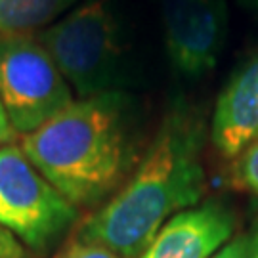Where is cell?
<instances>
[{
    "label": "cell",
    "mask_w": 258,
    "mask_h": 258,
    "mask_svg": "<svg viewBox=\"0 0 258 258\" xmlns=\"http://www.w3.org/2000/svg\"><path fill=\"white\" fill-rule=\"evenodd\" d=\"M203 128L184 105L168 111L136 172L77 239L102 245L120 258H138L174 214L199 203L205 191Z\"/></svg>",
    "instance_id": "cell-1"
},
{
    "label": "cell",
    "mask_w": 258,
    "mask_h": 258,
    "mask_svg": "<svg viewBox=\"0 0 258 258\" xmlns=\"http://www.w3.org/2000/svg\"><path fill=\"white\" fill-rule=\"evenodd\" d=\"M130 100L120 90L77 100L23 136L21 149L67 201L92 207L119 185L128 155Z\"/></svg>",
    "instance_id": "cell-2"
},
{
    "label": "cell",
    "mask_w": 258,
    "mask_h": 258,
    "mask_svg": "<svg viewBox=\"0 0 258 258\" xmlns=\"http://www.w3.org/2000/svg\"><path fill=\"white\" fill-rule=\"evenodd\" d=\"M69 86L84 98L117 92L124 81V42L109 0H88L38 35Z\"/></svg>",
    "instance_id": "cell-3"
},
{
    "label": "cell",
    "mask_w": 258,
    "mask_h": 258,
    "mask_svg": "<svg viewBox=\"0 0 258 258\" xmlns=\"http://www.w3.org/2000/svg\"><path fill=\"white\" fill-rule=\"evenodd\" d=\"M79 218V209L14 144L0 148V222L29 249L44 252Z\"/></svg>",
    "instance_id": "cell-4"
},
{
    "label": "cell",
    "mask_w": 258,
    "mask_h": 258,
    "mask_svg": "<svg viewBox=\"0 0 258 258\" xmlns=\"http://www.w3.org/2000/svg\"><path fill=\"white\" fill-rule=\"evenodd\" d=\"M0 102L16 134L27 136L75 100L42 42L10 35L0 37Z\"/></svg>",
    "instance_id": "cell-5"
},
{
    "label": "cell",
    "mask_w": 258,
    "mask_h": 258,
    "mask_svg": "<svg viewBox=\"0 0 258 258\" xmlns=\"http://www.w3.org/2000/svg\"><path fill=\"white\" fill-rule=\"evenodd\" d=\"M161 12L172 67L187 79L212 71L228 35L226 0H161Z\"/></svg>",
    "instance_id": "cell-6"
},
{
    "label": "cell",
    "mask_w": 258,
    "mask_h": 258,
    "mask_svg": "<svg viewBox=\"0 0 258 258\" xmlns=\"http://www.w3.org/2000/svg\"><path fill=\"white\" fill-rule=\"evenodd\" d=\"M235 218L228 207L205 203L174 214L138 258H211L231 239Z\"/></svg>",
    "instance_id": "cell-7"
},
{
    "label": "cell",
    "mask_w": 258,
    "mask_h": 258,
    "mask_svg": "<svg viewBox=\"0 0 258 258\" xmlns=\"http://www.w3.org/2000/svg\"><path fill=\"white\" fill-rule=\"evenodd\" d=\"M211 136L214 148L228 159L258 140V50L222 90L212 115Z\"/></svg>",
    "instance_id": "cell-8"
},
{
    "label": "cell",
    "mask_w": 258,
    "mask_h": 258,
    "mask_svg": "<svg viewBox=\"0 0 258 258\" xmlns=\"http://www.w3.org/2000/svg\"><path fill=\"white\" fill-rule=\"evenodd\" d=\"M75 0H0V37L29 35L54 21Z\"/></svg>",
    "instance_id": "cell-9"
},
{
    "label": "cell",
    "mask_w": 258,
    "mask_h": 258,
    "mask_svg": "<svg viewBox=\"0 0 258 258\" xmlns=\"http://www.w3.org/2000/svg\"><path fill=\"white\" fill-rule=\"evenodd\" d=\"M235 166V180L241 187L258 195V140L241 151Z\"/></svg>",
    "instance_id": "cell-10"
},
{
    "label": "cell",
    "mask_w": 258,
    "mask_h": 258,
    "mask_svg": "<svg viewBox=\"0 0 258 258\" xmlns=\"http://www.w3.org/2000/svg\"><path fill=\"white\" fill-rule=\"evenodd\" d=\"M55 258H120L113 250L105 249L102 245H92L84 243L81 239H73L65 249L57 252Z\"/></svg>",
    "instance_id": "cell-11"
},
{
    "label": "cell",
    "mask_w": 258,
    "mask_h": 258,
    "mask_svg": "<svg viewBox=\"0 0 258 258\" xmlns=\"http://www.w3.org/2000/svg\"><path fill=\"white\" fill-rule=\"evenodd\" d=\"M0 258H29L23 243L0 222Z\"/></svg>",
    "instance_id": "cell-12"
},
{
    "label": "cell",
    "mask_w": 258,
    "mask_h": 258,
    "mask_svg": "<svg viewBox=\"0 0 258 258\" xmlns=\"http://www.w3.org/2000/svg\"><path fill=\"white\" fill-rule=\"evenodd\" d=\"M247 249H249V235H237L228 241L211 258H247Z\"/></svg>",
    "instance_id": "cell-13"
},
{
    "label": "cell",
    "mask_w": 258,
    "mask_h": 258,
    "mask_svg": "<svg viewBox=\"0 0 258 258\" xmlns=\"http://www.w3.org/2000/svg\"><path fill=\"white\" fill-rule=\"evenodd\" d=\"M14 136H16V130L12 126V122L8 119V113H6L4 105L0 102V148L6 146Z\"/></svg>",
    "instance_id": "cell-14"
},
{
    "label": "cell",
    "mask_w": 258,
    "mask_h": 258,
    "mask_svg": "<svg viewBox=\"0 0 258 258\" xmlns=\"http://www.w3.org/2000/svg\"><path fill=\"white\" fill-rule=\"evenodd\" d=\"M247 258H258V214L256 220L252 224V230L249 233V249H247Z\"/></svg>",
    "instance_id": "cell-15"
}]
</instances>
